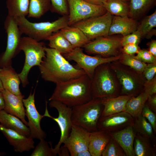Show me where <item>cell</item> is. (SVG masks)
<instances>
[{"instance_id": "1", "label": "cell", "mask_w": 156, "mask_h": 156, "mask_svg": "<svg viewBox=\"0 0 156 156\" xmlns=\"http://www.w3.org/2000/svg\"><path fill=\"white\" fill-rule=\"evenodd\" d=\"M44 50L45 56L38 67L41 77L45 81L56 84L86 74L55 49L45 46Z\"/></svg>"}, {"instance_id": "2", "label": "cell", "mask_w": 156, "mask_h": 156, "mask_svg": "<svg viewBox=\"0 0 156 156\" xmlns=\"http://www.w3.org/2000/svg\"><path fill=\"white\" fill-rule=\"evenodd\" d=\"M56 84L49 101L57 100L72 107L92 99L91 79L86 74Z\"/></svg>"}, {"instance_id": "3", "label": "cell", "mask_w": 156, "mask_h": 156, "mask_svg": "<svg viewBox=\"0 0 156 156\" xmlns=\"http://www.w3.org/2000/svg\"><path fill=\"white\" fill-rule=\"evenodd\" d=\"M109 63L99 65L94 71L91 79L92 98L102 99L120 95L121 84Z\"/></svg>"}, {"instance_id": "4", "label": "cell", "mask_w": 156, "mask_h": 156, "mask_svg": "<svg viewBox=\"0 0 156 156\" xmlns=\"http://www.w3.org/2000/svg\"><path fill=\"white\" fill-rule=\"evenodd\" d=\"M22 34L38 42L47 40L53 33L68 25V15L62 16L52 22L33 23L25 16L16 18Z\"/></svg>"}, {"instance_id": "5", "label": "cell", "mask_w": 156, "mask_h": 156, "mask_svg": "<svg viewBox=\"0 0 156 156\" xmlns=\"http://www.w3.org/2000/svg\"><path fill=\"white\" fill-rule=\"evenodd\" d=\"M103 109L101 99L92 98L88 102L72 107L73 125L89 132L98 130L97 124Z\"/></svg>"}, {"instance_id": "6", "label": "cell", "mask_w": 156, "mask_h": 156, "mask_svg": "<svg viewBox=\"0 0 156 156\" xmlns=\"http://www.w3.org/2000/svg\"><path fill=\"white\" fill-rule=\"evenodd\" d=\"M109 64L121 84L120 95L135 96L144 92L146 80L142 73L122 64L118 60Z\"/></svg>"}, {"instance_id": "7", "label": "cell", "mask_w": 156, "mask_h": 156, "mask_svg": "<svg viewBox=\"0 0 156 156\" xmlns=\"http://www.w3.org/2000/svg\"><path fill=\"white\" fill-rule=\"evenodd\" d=\"M45 46L44 42L28 36L21 38L19 49L24 52L25 60L23 69L18 75L23 87L29 84L28 76L30 69L34 66H39L45 57Z\"/></svg>"}, {"instance_id": "8", "label": "cell", "mask_w": 156, "mask_h": 156, "mask_svg": "<svg viewBox=\"0 0 156 156\" xmlns=\"http://www.w3.org/2000/svg\"><path fill=\"white\" fill-rule=\"evenodd\" d=\"M4 28L7 34L6 49L0 55V68L12 64V60L21 51L19 46L22 34L16 18L8 15L4 22Z\"/></svg>"}, {"instance_id": "9", "label": "cell", "mask_w": 156, "mask_h": 156, "mask_svg": "<svg viewBox=\"0 0 156 156\" xmlns=\"http://www.w3.org/2000/svg\"><path fill=\"white\" fill-rule=\"evenodd\" d=\"M121 54L110 57H104L98 55L91 56L85 54L82 48L77 47L64 55L67 60L76 62L79 67L83 69L92 79L94 71L98 66L103 64L109 63L118 60Z\"/></svg>"}, {"instance_id": "10", "label": "cell", "mask_w": 156, "mask_h": 156, "mask_svg": "<svg viewBox=\"0 0 156 156\" xmlns=\"http://www.w3.org/2000/svg\"><path fill=\"white\" fill-rule=\"evenodd\" d=\"M121 38L108 36H101L90 41L82 48L88 54L105 57L116 56L122 52Z\"/></svg>"}, {"instance_id": "11", "label": "cell", "mask_w": 156, "mask_h": 156, "mask_svg": "<svg viewBox=\"0 0 156 156\" xmlns=\"http://www.w3.org/2000/svg\"><path fill=\"white\" fill-rule=\"evenodd\" d=\"M50 101L49 106L55 108L57 110L58 112V116L54 118L50 115L47 109L46 101L45 110L44 115V117H47L53 120L57 123L60 127L61 132L60 140L53 148L55 152L58 154L61 145L69 136L73 125L71 119L72 107L57 100H52Z\"/></svg>"}, {"instance_id": "12", "label": "cell", "mask_w": 156, "mask_h": 156, "mask_svg": "<svg viewBox=\"0 0 156 156\" xmlns=\"http://www.w3.org/2000/svg\"><path fill=\"white\" fill-rule=\"evenodd\" d=\"M112 18V15L107 12L102 15L86 19L72 26L81 30L90 41L108 36Z\"/></svg>"}, {"instance_id": "13", "label": "cell", "mask_w": 156, "mask_h": 156, "mask_svg": "<svg viewBox=\"0 0 156 156\" xmlns=\"http://www.w3.org/2000/svg\"><path fill=\"white\" fill-rule=\"evenodd\" d=\"M69 9L68 26L86 19L101 16L107 11L102 6L91 4L83 0H67Z\"/></svg>"}, {"instance_id": "14", "label": "cell", "mask_w": 156, "mask_h": 156, "mask_svg": "<svg viewBox=\"0 0 156 156\" xmlns=\"http://www.w3.org/2000/svg\"><path fill=\"white\" fill-rule=\"evenodd\" d=\"M35 89L34 93L31 92L28 97L23 100L25 107V116L28 119V127L30 132L29 137L39 140L45 139L47 134L42 129L40 125L41 119L44 117L39 114L36 107L35 101Z\"/></svg>"}, {"instance_id": "15", "label": "cell", "mask_w": 156, "mask_h": 156, "mask_svg": "<svg viewBox=\"0 0 156 156\" xmlns=\"http://www.w3.org/2000/svg\"><path fill=\"white\" fill-rule=\"evenodd\" d=\"M90 133L81 127L73 125L69 136L63 143L70 156H77L82 151L88 150Z\"/></svg>"}, {"instance_id": "16", "label": "cell", "mask_w": 156, "mask_h": 156, "mask_svg": "<svg viewBox=\"0 0 156 156\" xmlns=\"http://www.w3.org/2000/svg\"><path fill=\"white\" fill-rule=\"evenodd\" d=\"M134 118L125 112L106 116H101L97 124L98 130L109 134L115 133L132 125Z\"/></svg>"}, {"instance_id": "17", "label": "cell", "mask_w": 156, "mask_h": 156, "mask_svg": "<svg viewBox=\"0 0 156 156\" xmlns=\"http://www.w3.org/2000/svg\"><path fill=\"white\" fill-rule=\"evenodd\" d=\"M0 131L6 138L14 152L22 153L35 148L33 139L7 128L0 123Z\"/></svg>"}, {"instance_id": "18", "label": "cell", "mask_w": 156, "mask_h": 156, "mask_svg": "<svg viewBox=\"0 0 156 156\" xmlns=\"http://www.w3.org/2000/svg\"><path fill=\"white\" fill-rule=\"evenodd\" d=\"M2 93L5 101L3 110L18 118L28 126V122L25 118V109L23 101L24 96L16 95L5 89Z\"/></svg>"}, {"instance_id": "19", "label": "cell", "mask_w": 156, "mask_h": 156, "mask_svg": "<svg viewBox=\"0 0 156 156\" xmlns=\"http://www.w3.org/2000/svg\"><path fill=\"white\" fill-rule=\"evenodd\" d=\"M138 25L135 20L128 16H112L108 36L120 34L125 36L137 30Z\"/></svg>"}, {"instance_id": "20", "label": "cell", "mask_w": 156, "mask_h": 156, "mask_svg": "<svg viewBox=\"0 0 156 156\" xmlns=\"http://www.w3.org/2000/svg\"><path fill=\"white\" fill-rule=\"evenodd\" d=\"M0 78L4 89L16 95H22L19 88L21 80L12 65L0 68Z\"/></svg>"}, {"instance_id": "21", "label": "cell", "mask_w": 156, "mask_h": 156, "mask_svg": "<svg viewBox=\"0 0 156 156\" xmlns=\"http://www.w3.org/2000/svg\"><path fill=\"white\" fill-rule=\"evenodd\" d=\"M136 132L132 126H128L118 131L109 134L121 147L126 156H135L133 144Z\"/></svg>"}, {"instance_id": "22", "label": "cell", "mask_w": 156, "mask_h": 156, "mask_svg": "<svg viewBox=\"0 0 156 156\" xmlns=\"http://www.w3.org/2000/svg\"><path fill=\"white\" fill-rule=\"evenodd\" d=\"M131 97L123 95L101 99L103 109L102 116H106L125 112L127 102Z\"/></svg>"}, {"instance_id": "23", "label": "cell", "mask_w": 156, "mask_h": 156, "mask_svg": "<svg viewBox=\"0 0 156 156\" xmlns=\"http://www.w3.org/2000/svg\"><path fill=\"white\" fill-rule=\"evenodd\" d=\"M112 138L109 134L103 131L91 132L88 150L91 156H101L105 147Z\"/></svg>"}, {"instance_id": "24", "label": "cell", "mask_w": 156, "mask_h": 156, "mask_svg": "<svg viewBox=\"0 0 156 156\" xmlns=\"http://www.w3.org/2000/svg\"><path fill=\"white\" fill-rule=\"evenodd\" d=\"M0 123L4 127L27 137L30 136L28 127L18 118L7 113L3 109L0 110Z\"/></svg>"}, {"instance_id": "25", "label": "cell", "mask_w": 156, "mask_h": 156, "mask_svg": "<svg viewBox=\"0 0 156 156\" xmlns=\"http://www.w3.org/2000/svg\"><path fill=\"white\" fill-rule=\"evenodd\" d=\"M60 30L74 48H82L90 41L83 31L77 27L68 25Z\"/></svg>"}, {"instance_id": "26", "label": "cell", "mask_w": 156, "mask_h": 156, "mask_svg": "<svg viewBox=\"0 0 156 156\" xmlns=\"http://www.w3.org/2000/svg\"><path fill=\"white\" fill-rule=\"evenodd\" d=\"M155 146L149 140L136 133L133 144L135 156H156Z\"/></svg>"}, {"instance_id": "27", "label": "cell", "mask_w": 156, "mask_h": 156, "mask_svg": "<svg viewBox=\"0 0 156 156\" xmlns=\"http://www.w3.org/2000/svg\"><path fill=\"white\" fill-rule=\"evenodd\" d=\"M128 16L136 20L148 12L156 4V0H129Z\"/></svg>"}, {"instance_id": "28", "label": "cell", "mask_w": 156, "mask_h": 156, "mask_svg": "<svg viewBox=\"0 0 156 156\" xmlns=\"http://www.w3.org/2000/svg\"><path fill=\"white\" fill-rule=\"evenodd\" d=\"M132 125L136 133L149 140L155 145L156 134L151 125L142 114L134 118Z\"/></svg>"}, {"instance_id": "29", "label": "cell", "mask_w": 156, "mask_h": 156, "mask_svg": "<svg viewBox=\"0 0 156 156\" xmlns=\"http://www.w3.org/2000/svg\"><path fill=\"white\" fill-rule=\"evenodd\" d=\"M47 40L49 41L50 48L55 49L62 54L68 53L74 49L60 30L53 33Z\"/></svg>"}, {"instance_id": "30", "label": "cell", "mask_w": 156, "mask_h": 156, "mask_svg": "<svg viewBox=\"0 0 156 156\" xmlns=\"http://www.w3.org/2000/svg\"><path fill=\"white\" fill-rule=\"evenodd\" d=\"M148 96L144 91L136 96L131 97L127 103L125 112L133 118L141 115Z\"/></svg>"}, {"instance_id": "31", "label": "cell", "mask_w": 156, "mask_h": 156, "mask_svg": "<svg viewBox=\"0 0 156 156\" xmlns=\"http://www.w3.org/2000/svg\"><path fill=\"white\" fill-rule=\"evenodd\" d=\"M30 0H7L8 14L14 18L28 15Z\"/></svg>"}, {"instance_id": "32", "label": "cell", "mask_w": 156, "mask_h": 156, "mask_svg": "<svg viewBox=\"0 0 156 156\" xmlns=\"http://www.w3.org/2000/svg\"><path fill=\"white\" fill-rule=\"evenodd\" d=\"M102 6L112 15L128 16L129 5L123 0H105Z\"/></svg>"}, {"instance_id": "33", "label": "cell", "mask_w": 156, "mask_h": 156, "mask_svg": "<svg viewBox=\"0 0 156 156\" xmlns=\"http://www.w3.org/2000/svg\"><path fill=\"white\" fill-rule=\"evenodd\" d=\"M51 7L50 0H30L28 16L40 18L50 10Z\"/></svg>"}, {"instance_id": "34", "label": "cell", "mask_w": 156, "mask_h": 156, "mask_svg": "<svg viewBox=\"0 0 156 156\" xmlns=\"http://www.w3.org/2000/svg\"><path fill=\"white\" fill-rule=\"evenodd\" d=\"M118 60L122 64L142 73L147 64L141 61L134 55H129L122 52Z\"/></svg>"}, {"instance_id": "35", "label": "cell", "mask_w": 156, "mask_h": 156, "mask_svg": "<svg viewBox=\"0 0 156 156\" xmlns=\"http://www.w3.org/2000/svg\"><path fill=\"white\" fill-rule=\"evenodd\" d=\"M156 27V11L152 14L145 17L140 23L138 25L137 30L140 33L142 37Z\"/></svg>"}, {"instance_id": "36", "label": "cell", "mask_w": 156, "mask_h": 156, "mask_svg": "<svg viewBox=\"0 0 156 156\" xmlns=\"http://www.w3.org/2000/svg\"><path fill=\"white\" fill-rule=\"evenodd\" d=\"M34 148L31 154V156H56L57 154L55 152L54 148L52 146L50 142L51 147L48 143L44 140L42 139Z\"/></svg>"}, {"instance_id": "37", "label": "cell", "mask_w": 156, "mask_h": 156, "mask_svg": "<svg viewBox=\"0 0 156 156\" xmlns=\"http://www.w3.org/2000/svg\"><path fill=\"white\" fill-rule=\"evenodd\" d=\"M101 156H126L119 144L112 137L109 141Z\"/></svg>"}, {"instance_id": "38", "label": "cell", "mask_w": 156, "mask_h": 156, "mask_svg": "<svg viewBox=\"0 0 156 156\" xmlns=\"http://www.w3.org/2000/svg\"><path fill=\"white\" fill-rule=\"evenodd\" d=\"M52 12L64 15H68L69 9L67 0H50Z\"/></svg>"}, {"instance_id": "39", "label": "cell", "mask_w": 156, "mask_h": 156, "mask_svg": "<svg viewBox=\"0 0 156 156\" xmlns=\"http://www.w3.org/2000/svg\"><path fill=\"white\" fill-rule=\"evenodd\" d=\"M142 38L140 32L138 30L131 33L123 36L121 38V44L122 47L129 44H134L138 45Z\"/></svg>"}, {"instance_id": "40", "label": "cell", "mask_w": 156, "mask_h": 156, "mask_svg": "<svg viewBox=\"0 0 156 156\" xmlns=\"http://www.w3.org/2000/svg\"><path fill=\"white\" fill-rule=\"evenodd\" d=\"M135 56L141 61L146 64L156 62V57L146 49H140Z\"/></svg>"}, {"instance_id": "41", "label": "cell", "mask_w": 156, "mask_h": 156, "mask_svg": "<svg viewBox=\"0 0 156 156\" xmlns=\"http://www.w3.org/2000/svg\"><path fill=\"white\" fill-rule=\"evenodd\" d=\"M142 114L151 125L155 133L156 134V113L152 111L145 105Z\"/></svg>"}, {"instance_id": "42", "label": "cell", "mask_w": 156, "mask_h": 156, "mask_svg": "<svg viewBox=\"0 0 156 156\" xmlns=\"http://www.w3.org/2000/svg\"><path fill=\"white\" fill-rule=\"evenodd\" d=\"M142 74L146 80L153 79L156 75V62L147 64Z\"/></svg>"}, {"instance_id": "43", "label": "cell", "mask_w": 156, "mask_h": 156, "mask_svg": "<svg viewBox=\"0 0 156 156\" xmlns=\"http://www.w3.org/2000/svg\"><path fill=\"white\" fill-rule=\"evenodd\" d=\"M144 91L148 95L156 94V76L152 79L146 80L144 86Z\"/></svg>"}, {"instance_id": "44", "label": "cell", "mask_w": 156, "mask_h": 156, "mask_svg": "<svg viewBox=\"0 0 156 156\" xmlns=\"http://www.w3.org/2000/svg\"><path fill=\"white\" fill-rule=\"evenodd\" d=\"M138 45L134 44H129L122 47V52L125 54L134 55L137 54L140 49Z\"/></svg>"}, {"instance_id": "45", "label": "cell", "mask_w": 156, "mask_h": 156, "mask_svg": "<svg viewBox=\"0 0 156 156\" xmlns=\"http://www.w3.org/2000/svg\"><path fill=\"white\" fill-rule=\"evenodd\" d=\"M145 105L156 113V94L148 96Z\"/></svg>"}, {"instance_id": "46", "label": "cell", "mask_w": 156, "mask_h": 156, "mask_svg": "<svg viewBox=\"0 0 156 156\" xmlns=\"http://www.w3.org/2000/svg\"><path fill=\"white\" fill-rule=\"evenodd\" d=\"M148 51L154 57H156V40H153L148 44Z\"/></svg>"}, {"instance_id": "47", "label": "cell", "mask_w": 156, "mask_h": 156, "mask_svg": "<svg viewBox=\"0 0 156 156\" xmlns=\"http://www.w3.org/2000/svg\"><path fill=\"white\" fill-rule=\"evenodd\" d=\"M60 156H68L70 154L68 148L64 145L61 146L58 154Z\"/></svg>"}, {"instance_id": "48", "label": "cell", "mask_w": 156, "mask_h": 156, "mask_svg": "<svg viewBox=\"0 0 156 156\" xmlns=\"http://www.w3.org/2000/svg\"><path fill=\"white\" fill-rule=\"evenodd\" d=\"M92 4L102 6L105 0H83Z\"/></svg>"}, {"instance_id": "49", "label": "cell", "mask_w": 156, "mask_h": 156, "mask_svg": "<svg viewBox=\"0 0 156 156\" xmlns=\"http://www.w3.org/2000/svg\"><path fill=\"white\" fill-rule=\"evenodd\" d=\"M5 107V101L2 92L0 91V110L4 109Z\"/></svg>"}, {"instance_id": "50", "label": "cell", "mask_w": 156, "mask_h": 156, "mask_svg": "<svg viewBox=\"0 0 156 156\" xmlns=\"http://www.w3.org/2000/svg\"><path fill=\"white\" fill-rule=\"evenodd\" d=\"M77 156H91V155L89 150H86L79 153Z\"/></svg>"}, {"instance_id": "51", "label": "cell", "mask_w": 156, "mask_h": 156, "mask_svg": "<svg viewBox=\"0 0 156 156\" xmlns=\"http://www.w3.org/2000/svg\"><path fill=\"white\" fill-rule=\"evenodd\" d=\"M156 34V30L154 29L148 32L145 36V37L147 39L151 38L153 35Z\"/></svg>"}, {"instance_id": "52", "label": "cell", "mask_w": 156, "mask_h": 156, "mask_svg": "<svg viewBox=\"0 0 156 156\" xmlns=\"http://www.w3.org/2000/svg\"><path fill=\"white\" fill-rule=\"evenodd\" d=\"M4 89L3 88L1 80L0 78V91L3 92Z\"/></svg>"}, {"instance_id": "53", "label": "cell", "mask_w": 156, "mask_h": 156, "mask_svg": "<svg viewBox=\"0 0 156 156\" xmlns=\"http://www.w3.org/2000/svg\"><path fill=\"white\" fill-rule=\"evenodd\" d=\"M6 155L5 152H0V156H3Z\"/></svg>"}, {"instance_id": "54", "label": "cell", "mask_w": 156, "mask_h": 156, "mask_svg": "<svg viewBox=\"0 0 156 156\" xmlns=\"http://www.w3.org/2000/svg\"><path fill=\"white\" fill-rule=\"evenodd\" d=\"M123 0L126 1H129V0Z\"/></svg>"}]
</instances>
